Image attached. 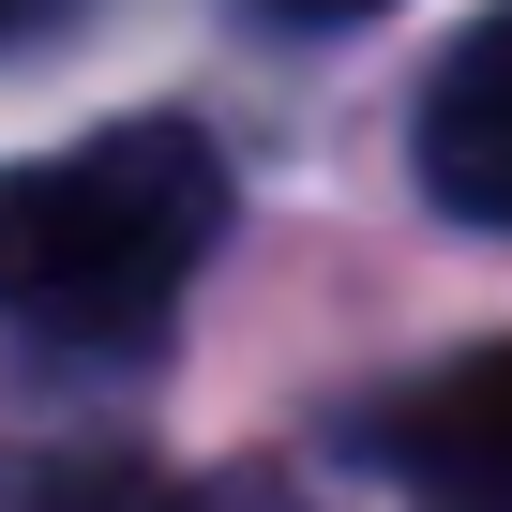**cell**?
<instances>
[{"mask_svg": "<svg viewBox=\"0 0 512 512\" xmlns=\"http://www.w3.org/2000/svg\"><path fill=\"white\" fill-rule=\"evenodd\" d=\"M226 241V151L196 121H106L0 166V317L61 347H136Z\"/></svg>", "mask_w": 512, "mask_h": 512, "instance_id": "cell-1", "label": "cell"}, {"mask_svg": "<svg viewBox=\"0 0 512 512\" xmlns=\"http://www.w3.org/2000/svg\"><path fill=\"white\" fill-rule=\"evenodd\" d=\"M422 196L467 226H512V0L482 31H452V61L422 76Z\"/></svg>", "mask_w": 512, "mask_h": 512, "instance_id": "cell-2", "label": "cell"}, {"mask_svg": "<svg viewBox=\"0 0 512 512\" xmlns=\"http://www.w3.org/2000/svg\"><path fill=\"white\" fill-rule=\"evenodd\" d=\"M392 467L437 512H512V347H467L452 377H422L392 407Z\"/></svg>", "mask_w": 512, "mask_h": 512, "instance_id": "cell-3", "label": "cell"}, {"mask_svg": "<svg viewBox=\"0 0 512 512\" xmlns=\"http://www.w3.org/2000/svg\"><path fill=\"white\" fill-rule=\"evenodd\" d=\"M31 512H287L272 482H166V467H76V482H46Z\"/></svg>", "mask_w": 512, "mask_h": 512, "instance_id": "cell-4", "label": "cell"}, {"mask_svg": "<svg viewBox=\"0 0 512 512\" xmlns=\"http://www.w3.org/2000/svg\"><path fill=\"white\" fill-rule=\"evenodd\" d=\"M272 16H317V31H347V16H392V0H272Z\"/></svg>", "mask_w": 512, "mask_h": 512, "instance_id": "cell-5", "label": "cell"}]
</instances>
